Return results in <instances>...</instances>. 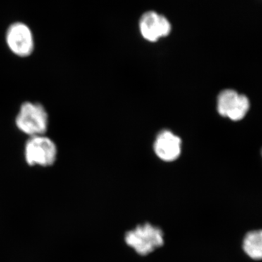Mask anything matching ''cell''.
Listing matches in <instances>:
<instances>
[{
    "instance_id": "277c9868",
    "label": "cell",
    "mask_w": 262,
    "mask_h": 262,
    "mask_svg": "<svg viewBox=\"0 0 262 262\" xmlns=\"http://www.w3.org/2000/svg\"><path fill=\"white\" fill-rule=\"evenodd\" d=\"M250 101L245 95L232 89L222 91L217 99V110L221 116L232 121L244 119L249 111Z\"/></svg>"
},
{
    "instance_id": "3957f363",
    "label": "cell",
    "mask_w": 262,
    "mask_h": 262,
    "mask_svg": "<svg viewBox=\"0 0 262 262\" xmlns=\"http://www.w3.org/2000/svg\"><path fill=\"white\" fill-rule=\"evenodd\" d=\"M24 151L26 161L29 165L43 167L53 165L58 153L56 144L45 135L30 137Z\"/></svg>"
},
{
    "instance_id": "7a4b0ae2",
    "label": "cell",
    "mask_w": 262,
    "mask_h": 262,
    "mask_svg": "<svg viewBox=\"0 0 262 262\" xmlns=\"http://www.w3.org/2000/svg\"><path fill=\"white\" fill-rule=\"evenodd\" d=\"M15 125L30 137L45 135L48 125L47 112L40 103H24L15 119Z\"/></svg>"
},
{
    "instance_id": "ba28073f",
    "label": "cell",
    "mask_w": 262,
    "mask_h": 262,
    "mask_svg": "<svg viewBox=\"0 0 262 262\" xmlns=\"http://www.w3.org/2000/svg\"><path fill=\"white\" fill-rule=\"evenodd\" d=\"M244 251L253 259H262V230L249 232L244 243Z\"/></svg>"
},
{
    "instance_id": "5b68a950",
    "label": "cell",
    "mask_w": 262,
    "mask_h": 262,
    "mask_svg": "<svg viewBox=\"0 0 262 262\" xmlns=\"http://www.w3.org/2000/svg\"><path fill=\"white\" fill-rule=\"evenodd\" d=\"M139 27L143 38L151 42L168 37L172 30L171 24L168 19L153 10L146 11L141 15Z\"/></svg>"
},
{
    "instance_id": "8992f818",
    "label": "cell",
    "mask_w": 262,
    "mask_h": 262,
    "mask_svg": "<svg viewBox=\"0 0 262 262\" xmlns=\"http://www.w3.org/2000/svg\"><path fill=\"white\" fill-rule=\"evenodd\" d=\"M6 42L12 53L25 58L34 51V41L32 31L25 24H11L6 32Z\"/></svg>"
},
{
    "instance_id": "52a82bcc",
    "label": "cell",
    "mask_w": 262,
    "mask_h": 262,
    "mask_svg": "<svg viewBox=\"0 0 262 262\" xmlns=\"http://www.w3.org/2000/svg\"><path fill=\"white\" fill-rule=\"evenodd\" d=\"M154 150L157 156L165 162H173L182 152V140L170 130H163L157 136Z\"/></svg>"
},
{
    "instance_id": "6da1fadb",
    "label": "cell",
    "mask_w": 262,
    "mask_h": 262,
    "mask_svg": "<svg viewBox=\"0 0 262 262\" xmlns=\"http://www.w3.org/2000/svg\"><path fill=\"white\" fill-rule=\"evenodd\" d=\"M125 241L138 254L147 256L163 246L164 234L159 227L145 223L128 231Z\"/></svg>"
}]
</instances>
